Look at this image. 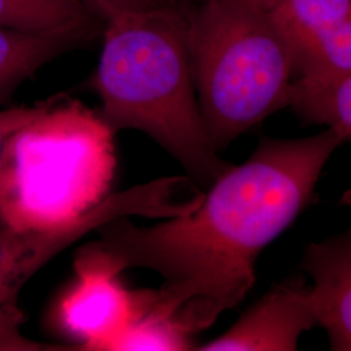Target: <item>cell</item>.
<instances>
[{
	"mask_svg": "<svg viewBox=\"0 0 351 351\" xmlns=\"http://www.w3.org/2000/svg\"><path fill=\"white\" fill-rule=\"evenodd\" d=\"M91 12L101 20H107L116 13L124 12L149 5V0H82Z\"/></svg>",
	"mask_w": 351,
	"mask_h": 351,
	"instance_id": "obj_15",
	"label": "cell"
},
{
	"mask_svg": "<svg viewBox=\"0 0 351 351\" xmlns=\"http://www.w3.org/2000/svg\"><path fill=\"white\" fill-rule=\"evenodd\" d=\"M150 4H173L177 0H149Z\"/></svg>",
	"mask_w": 351,
	"mask_h": 351,
	"instance_id": "obj_17",
	"label": "cell"
},
{
	"mask_svg": "<svg viewBox=\"0 0 351 351\" xmlns=\"http://www.w3.org/2000/svg\"><path fill=\"white\" fill-rule=\"evenodd\" d=\"M186 14L193 84L219 152L289 107L294 51L272 0H203Z\"/></svg>",
	"mask_w": 351,
	"mask_h": 351,
	"instance_id": "obj_3",
	"label": "cell"
},
{
	"mask_svg": "<svg viewBox=\"0 0 351 351\" xmlns=\"http://www.w3.org/2000/svg\"><path fill=\"white\" fill-rule=\"evenodd\" d=\"M73 285L53 311L55 326L86 350H107L138 315V294L103 272L75 271Z\"/></svg>",
	"mask_w": 351,
	"mask_h": 351,
	"instance_id": "obj_6",
	"label": "cell"
},
{
	"mask_svg": "<svg viewBox=\"0 0 351 351\" xmlns=\"http://www.w3.org/2000/svg\"><path fill=\"white\" fill-rule=\"evenodd\" d=\"M341 203H342L343 206L351 207V189L346 190V191L342 194V197H341Z\"/></svg>",
	"mask_w": 351,
	"mask_h": 351,
	"instance_id": "obj_16",
	"label": "cell"
},
{
	"mask_svg": "<svg viewBox=\"0 0 351 351\" xmlns=\"http://www.w3.org/2000/svg\"><path fill=\"white\" fill-rule=\"evenodd\" d=\"M91 88L113 130L143 132L206 190L232 167L213 149L193 84L188 14L173 4H149L106 20Z\"/></svg>",
	"mask_w": 351,
	"mask_h": 351,
	"instance_id": "obj_2",
	"label": "cell"
},
{
	"mask_svg": "<svg viewBox=\"0 0 351 351\" xmlns=\"http://www.w3.org/2000/svg\"><path fill=\"white\" fill-rule=\"evenodd\" d=\"M301 269L311 278V295L319 326L330 349L351 351V226L345 232L304 251Z\"/></svg>",
	"mask_w": 351,
	"mask_h": 351,
	"instance_id": "obj_7",
	"label": "cell"
},
{
	"mask_svg": "<svg viewBox=\"0 0 351 351\" xmlns=\"http://www.w3.org/2000/svg\"><path fill=\"white\" fill-rule=\"evenodd\" d=\"M112 129L81 101L51 98L34 121L0 150V221L12 232H43L98 206L112 184Z\"/></svg>",
	"mask_w": 351,
	"mask_h": 351,
	"instance_id": "obj_4",
	"label": "cell"
},
{
	"mask_svg": "<svg viewBox=\"0 0 351 351\" xmlns=\"http://www.w3.org/2000/svg\"><path fill=\"white\" fill-rule=\"evenodd\" d=\"M319 326L311 285L291 277L275 285L203 351H293L306 330Z\"/></svg>",
	"mask_w": 351,
	"mask_h": 351,
	"instance_id": "obj_5",
	"label": "cell"
},
{
	"mask_svg": "<svg viewBox=\"0 0 351 351\" xmlns=\"http://www.w3.org/2000/svg\"><path fill=\"white\" fill-rule=\"evenodd\" d=\"M56 255L43 232L0 230V350H53L21 335L24 316L17 298L27 280Z\"/></svg>",
	"mask_w": 351,
	"mask_h": 351,
	"instance_id": "obj_8",
	"label": "cell"
},
{
	"mask_svg": "<svg viewBox=\"0 0 351 351\" xmlns=\"http://www.w3.org/2000/svg\"><path fill=\"white\" fill-rule=\"evenodd\" d=\"M49 101L33 107H14L0 110V150L12 134L34 121L46 110Z\"/></svg>",
	"mask_w": 351,
	"mask_h": 351,
	"instance_id": "obj_14",
	"label": "cell"
},
{
	"mask_svg": "<svg viewBox=\"0 0 351 351\" xmlns=\"http://www.w3.org/2000/svg\"><path fill=\"white\" fill-rule=\"evenodd\" d=\"M94 23L52 32H26L0 26V101L40 66L91 37Z\"/></svg>",
	"mask_w": 351,
	"mask_h": 351,
	"instance_id": "obj_9",
	"label": "cell"
},
{
	"mask_svg": "<svg viewBox=\"0 0 351 351\" xmlns=\"http://www.w3.org/2000/svg\"><path fill=\"white\" fill-rule=\"evenodd\" d=\"M295 80L326 82L351 72V17L322 33L295 53Z\"/></svg>",
	"mask_w": 351,
	"mask_h": 351,
	"instance_id": "obj_11",
	"label": "cell"
},
{
	"mask_svg": "<svg viewBox=\"0 0 351 351\" xmlns=\"http://www.w3.org/2000/svg\"><path fill=\"white\" fill-rule=\"evenodd\" d=\"M82 0H0V26L26 32H52L94 23Z\"/></svg>",
	"mask_w": 351,
	"mask_h": 351,
	"instance_id": "obj_10",
	"label": "cell"
},
{
	"mask_svg": "<svg viewBox=\"0 0 351 351\" xmlns=\"http://www.w3.org/2000/svg\"><path fill=\"white\" fill-rule=\"evenodd\" d=\"M191 336L172 323L137 316L125 330L108 345L107 350H190Z\"/></svg>",
	"mask_w": 351,
	"mask_h": 351,
	"instance_id": "obj_13",
	"label": "cell"
},
{
	"mask_svg": "<svg viewBox=\"0 0 351 351\" xmlns=\"http://www.w3.org/2000/svg\"><path fill=\"white\" fill-rule=\"evenodd\" d=\"M272 4L294 59L313 39L351 17V0H272Z\"/></svg>",
	"mask_w": 351,
	"mask_h": 351,
	"instance_id": "obj_12",
	"label": "cell"
},
{
	"mask_svg": "<svg viewBox=\"0 0 351 351\" xmlns=\"http://www.w3.org/2000/svg\"><path fill=\"white\" fill-rule=\"evenodd\" d=\"M342 143L330 128L306 138L263 137L188 215L151 226H136L129 216L101 226L99 239L77 251L75 271L119 276L151 269L162 285L138 291V316L167 320L189 336L204 330L250 293L261 252L308 206Z\"/></svg>",
	"mask_w": 351,
	"mask_h": 351,
	"instance_id": "obj_1",
	"label": "cell"
}]
</instances>
